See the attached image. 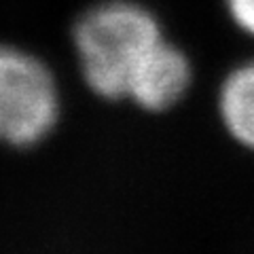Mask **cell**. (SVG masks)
Masks as SVG:
<instances>
[{
	"label": "cell",
	"mask_w": 254,
	"mask_h": 254,
	"mask_svg": "<svg viewBox=\"0 0 254 254\" xmlns=\"http://www.w3.org/2000/svg\"><path fill=\"white\" fill-rule=\"evenodd\" d=\"M163 41L157 19L140 4L113 0L78 21L74 43L89 87L104 98H127L150 49Z\"/></svg>",
	"instance_id": "cell-1"
},
{
	"label": "cell",
	"mask_w": 254,
	"mask_h": 254,
	"mask_svg": "<svg viewBox=\"0 0 254 254\" xmlns=\"http://www.w3.org/2000/svg\"><path fill=\"white\" fill-rule=\"evenodd\" d=\"M55 119L58 89L47 66L0 47V142L30 146L51 131Z\"/></svg>",
	"instance_id": "cell-2"
},
{
	"label": "cell",
	"mask_w": 254,
	"mask_h": 254,
	"mask_svg": "<svg viewBox=\"0 0 254 254\" xmlns=\"http://www.w3.org/2000/svg\"><path fill=\"white\" fill-rule=\"evenodd\" d=\"M189 78L190 68L182 51L159 41L138 66L127 98H133L146 110H165L182 98L189 87Z\"/></svg>",
	"instance_id": "cell-3"
},
{
	"label": "cell",
	"mask_w": 254,
	"mask_h": 254,
	"mask_svg": "<svg viewBox=\"0 0 254 254\" xmlns=\"http://www.w3.org/2000/svg\"><path fill=\"white\" fill-rule=\"evenodd\" d=\"M220 113L227 129L254 148V64L237 68L222 85Z\"/></svg>",
	"instance_id": "cell-4"
},
{
	"label": "cell",
	"mask_w": 254,
	"mask_h": 254,
	"mask_svg": "<svg viewBox=\"0 0 254 254\" xmlns=\"http://www.w3.org/2000/svg\"><path fill=\"white\" fill-rule=\"evenodd\" d=\"M227 4L237 26L254 36V0H227Z\"/></svg>",
	"instance_id": "cell-5"
}]
</instances>
